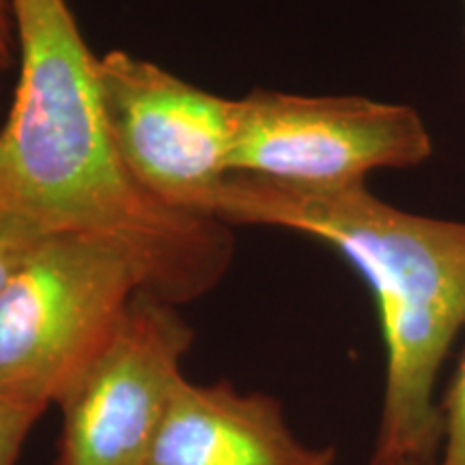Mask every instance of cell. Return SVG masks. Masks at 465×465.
Masks as SVG:
<instances>
[{
  "instance_id": "277c9868",
  "label": "cell",
  "mask_w": 465,
  "mask_h": 465,
  "mask_svg": "<svg viewBox=\"0 0 465 465\" xmlns=\"http://www.w3.org/2000/svg\"><path fill=\"white\" fill-rule=\"evenodd\" d=\"M431 153L422 116L403 104L270 89L235 100L232 174L339 188L383 168L420 166Z\"/></svg>"
},
{
  "instance_id": "30bf717a",
  "label": "cell",
  "mask_w": 465,
  "mask_h": 465,
  "mask_svg": "<svg viewBox=\"0 0 465 465\" xmlns=\"http://www.w3.org/2000/svg\"><path fill=\"white\" fill-rule=\"evenodd\" d=\"M45 411L0 401V465H17L28 435Z\"/></svg>"
},
{
  "instance_id": "7c38bea8",
  "label": "cell",
  "mask_w": 465,
  "mask_h": 465,
  "mask_svg": "<svg viewBox=\"0 0 465 465\" xmlns=\"http://www.w3.org/2000/svg\"><path fill=\"white\" fill-rule=\"evenodd\" d=\"M5 72H7V69L0 67V91H3V74H5Z\"/></svg>"
},
{
  "instance_id": "5bb4252c",
  "label": "cell",
  "mask_w": 465,
  "mask_h": 465,
  "mask_svg": "<svg viewBox=\"0 0 465 465\" xmlns=\"http://www.w3.org/2000/svg\"><path fill=\"white\" fill-rule=\"evenodd\" d=\"M463 3H465V0H463Z\"/></svg>"
},
{
  "instance_id": "5b68a950",
  "label": "cell",
  "mask_w": 465,
  "mask_h": 465,
  "mask_svg": "<svg viewBox=\"0 0 465 465\" xmlns=\"http://www.w3.org/2000/svg\"><path fill=\"white\" fill-rule=\"evenodd\" d=\"M95 69L116 149L134 179L168 207L213 218L232 174L235 100L124 50L97 56Z\"/></svg>"
},
{
  "instance_id": "4fadbf2b",
  "label": "cell",
  "mask_w": 465,
  "mask_h": 465,
  "mask_svg": "<svg viewBox=\"0 0 465 465\" xmlns=\"http://www.w3.org/2000/svg\"><path fill=\"white\" fill-rule=\"evenodd\" d=\"M397 465H416V463H397Z\"/></svg>"
},
{
  "instance_id": "9c48e42d",
  "label": "cell",
  "mask_w": 465,
  "mask_h": 465,
  "mask_svg": "<svg viewBox=\"0 0 465 465\" xmlns=\"http://www.w3.org/2000/svg\"><path fill=\"white\" fill-rule=\"evenodd\" d=\"M441 450L435 465H465V351L440 399Z\"/></svg>"
},
{
  "instance_id": "ba28073f",
  "label": "cell",
  "mask_w": 465,
  "mask_h": 465,
  "mask_svg": "<svg viewBox=\"0 0 465 465\" xmlns=\"http://www.w3.org/2000/svg\"><path fill=\"white\" fill-rule=\"evenodd\" d=\"M52 232L9 203L0 201V291Z\"/></svg>"
},
{
  "instance_id": "7a4b0ae2",
  "label": "cell",
  "mask_w": 465,
  "mask_h": 465,
  "mask_svg": "<svg viewBox=\"0 0 465 465\" xmlns=\"http://www.w3.org/2000/svg\"><path fill=\"white\" fill-rule=\"evenodd\" d=\"M212 216L328 243L373 293L386 347L381 418L369 465H435L441 364L465 328V223L388 205L366 183L306 188L231 174Z\"/></svg>"
},
{
  "instance_id": "3957f363",
  "label": "cell",
  "mask_w": 465,
  "mask_h": 465,
  "mask_svg": "<svg viewBox=\"0 0 465 465\" xmlns=\"http://www.w3.org/2000/svg\"><path fill=\"white\" fill-rule=\"evenodd\" d=\"M138 291L106 243L52 232L0 291V401L48 411L121 328Z\"/></svg>"
},
{
  "instance_id": "6da1fadb",
  "label": "cell",
  "mask_w": 465,
  "mask_h": 465,
  "mask_svg": "<svg viewBox=\"0 0 465 465\" xmlns=\"http://www.w3.org/2000/svg\"><path fill=\"white\" fill-rule=\"evenodd\" d=\"M11 11L17 83L0 125V201L50 232L114 248L138 291L166 304L216 289L235 257L229 224L168 207L134 179L67 0H11Z\"/></svg>"
},
{
  "instance_id": "8992f818",
  "label": "cell",
  "mask_w": 465,
  "mask_h": 465,
  "mask_svg": "<svg viewBox=\"0 0 465 465\" xmlns=\"http://www.w3.org/2000/svg\"><path fill=\"white\" fill-rule=\"evenodd\" d=\"M192 341L177 306L136 291L114 339L56 405L52 465L147 463Z\"/></svg>"
},
{
  "instance_id": "52a82bcc",
  "label": "cell",
  "mask_w": 465,
  "mask_h": 465,
  "mask_svg": "<svg viewBox=\"0 0 465 465\" xmlns=\"http://www.w3.org/2000/svg\"><path fill=\"white\" fill-rule=\"evenodd\" d=\"M144 465H336V450L302 441L272 394L183 377Z\"/></svg>"
},
{
  "instance_id": "8fae6325",
  "label": "cell",
  "mask_w": 465,
  "mask_h": 465,
  "mask_svg": "<svg viewBox=\"0 0 465 465\" xmlns=\"http://www.w3.org/2000/svg\"><path fill=\"white\" fill-rule=\"evenodd\" d=\"M17 56L14 11L11 0H0V67L9 69Z\"/></svg>"
}]
</instances>
